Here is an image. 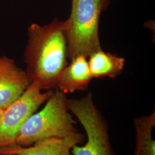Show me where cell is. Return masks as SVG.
Masks as SVG:
<instances>
[{
	"label": "cell",
	"mask_w": 155,
	"mask_h": 155,
	"mask_svg": "<svg viewBox=\"0 0 155 155\" xmlns=\"http://www.w3.org/2000/svg\"><path fill=\"white\" fill-rule=\"evenodd\" d=\"M85 139L79 132L65 137L45 139L29 147L15 144L0 150V155H71L72 148L82 144Z\"/></svg>",
	"instance_id": "52a82bcc"
},
{
	"label": "cell",
	"mask_w": 155,
	"mask_h": 155,
	"mask_svg": "<svg viewBox=\"0 0 155 155\" xmlns=\"http://www.w3.org/2000/svg\"><path fill=\"white\" fill-rule=\"evenodd\" d=\"M52 93V91L42 93L36 83L31 82L21 95L2 110L0 116V150L16 144L22 125Z\"/></svg>",
	"instance_id": "5b68a950"
},
{
	"label": "cell",
	"mask_w": 155,
	"mask_h": 155,
	"mask_svg": "<svg viewBox=\"0 0 155 155\" xmlns=\"http://www.w3.org/2000/svg\"><path fill=\"white\" fill-rule=\"evenodd\" d=\"M2 110H1V109H0V116H1V113H2Z\"/></svg>",
	"instance_id": "8fae6325"
},
{
	"label": "cell",
	"mask_w": 155,
	"mask_h": 155,
	"mask_svg": "<svg viewBox=\"0 0 155 155\" xmlns=\"http://www.w3.org/2000/svg\"><path fill=\"white\" fill-rule=\"evenodd\" d=\"M90 71L93 78L116 77L122 71L125 60L101 50L89 56Z\"/></svg>",
	"instance_id": "30bf717a"
},
{
	"label": "cell",
	"mask_w": 155,
	"mask_h": 155,
	"mask_svg": "<svg viewBox=\"0 0 155 155\" xmlns=\"http://www.w3.org/2000/svg\"><path fill=\"white\" fill-rule=\"evenodd\" d=\"M108 2L109 0H72L70 16L66 20L68 58H87L101 49L99 21Z\"/></svg>",
	"instance_id": "3957f363"
},
{
	"label": "cell",
	"mask_w": 155,
	"mask_h": 155,
	"mask_svg": "<svg viewBox=\"0 0 155 155\" xmlns=\"http://www.w3.org/2000/svg\"><path fill=\"white\" fill-rule=\"evenodd\" d=\"M92 78L86 58L78 56L71 59L70 64L61 72L57 89L65 94L85 90Z\"/></svg>",
	"instance_id": "ba28073f"
},
{
	"label": "cell",
	"mask_w": 155,
	"mask_h": 155,
	"mask_svg": "<svg viewBox=\"0 0 155 155\" xmlns=\"http://www.w3.org/2000/svg\"><path fill=\"white\" fill-rule=\"evenodd\" d=\"M66 94L56 89L44 107L34 113L22 125L16 144L29 147L51 137H65L78 133L75 121L69 113Z\"/></svg>",
	"instance_id": "7a4b0ae2"
},
{
	"label": "cell",
	"mask_w": 155,
	"mask_h": 155,
	"mask_svg": "<svg viewBox=\"0 0 155 155\" xmlns=\"http://www.w3.org/2000/svg\"><path fill=\"white\" fill-rule=\"evenodd\" d=\"M135 130V147L133 155H155V141L153 130L155 127V112L133 120Z\"/></svg>",
	"instance_id": "9c48e42d"
},
{
	"label": "cell",
	"mask_w": 155,
	"mask_h": 155,
	"mask_svg": "<svg viewBox=\"0 0 155 155\" xmlns=\"http://www.w3.org/2000/svg\"><path fill=\"white\" fill-rule=\"evenodd\" d=\"M65 21L55 19L48 25L31 24L24 52L26 74L30 83L41 90L58 89L59 77L67 66Z\"/></svg>",
	"instance_id": "6da1fadb"
},
{
	"label": "cell",
	"mask_w": 155,
	"mask_h": 155,
	"mask_svg": "<svg viewBox=\"0 0 155 155\" xmlns=\"http://www.w3.org/2000/svg\"><path fill=\"white\" fill-rule=\"evenodd\" d=\"M67 105L83 127L87 138L83 145L72 148V155H116L111 144L108 122L94 104L91 93L80 99L67 98Z\"/></svg>",
	"instance_id": "277c9868"
},
{
	"label": "cell",
	"mask_w": 155,
	"mask_h": 155,
	"mask_svg": "<svg viewBox=\"0 0 155 155\" xmlns=\"http://www.w3.org/2000/svg\"><path fill=\"white\" fill-rule=\"evenodd\" d=\"M29 84L25 71L13 59L0 56V109L4 110L16 100Z\"/></svg>",
	"instance_id": "8992f818"
}]
</instances>
